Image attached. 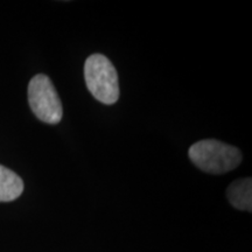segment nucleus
Here are the masks:
<instances>
[{
  "label": "nucleus",
  "instance_id": "nucleus-2",
  "mask_svg": "<svg viewBox=\"0 0 252 252\" xmlns=\"http://www.w3.org/2000/svg\"><path fill=\"white\" fill-rule=\"evenodd\" d=\"M84 78L91 94L98 102L112 105L119 98L118 74L115 65L103 54H93L84 64Z\"/></svg>",
  "mask_w": 252,
  "mask_h": 252
},
{
  "label": "nucleus",
  "instance_id": "nucleus-4",
  "mask_svg": "<svg viewBox=\"0 0 252 252\" xmlns=\"http://www.w3.org/2000/svg\"><path fill=\"white\" fill-rule=\"evenodd\" d=\"M226 197L236 209L250 212L252 209V180L251 178L239 179L226 189Z\"/></svg>",
  "mask_w": 252,
  "mask_h": 252
},
{
  "label": "nucleus",
  "instance_id": "nucleus-1",
  "mask_svg": "<svg viewBox=\"0 0 252 252\" xmlns=\"http://www.w3.org/2000/svg\"><path fill=\"white\" fill-rule=\"evenodd\" d=\"M188 156L201 171L216 175L234 171L242 161V152L237 147L215 139L193 144L189 147Z\"/></svg>",
  "mask_w": 252,
  "mask_h": 252
},
{
  "label": "nucleus",
  "instance_id": "nucleus-5",
  "mask_svg": "<svg viewBox=\"0 0 252 252\" xmlns=\"http://www.w3.org/2000/svg\"><path fill=\"white\" fill-rule=\"evenodd\" d=\"M23 191V179L7 167L0 165V202L17 200Z\"/></svg>",
  "mask_w": 252,
  "mask_h": 252
},
{
  "label": "nucleus",
  "instance_id": "nucleus-3",
  "mask_svg": "<svg viewBox=\"0 0 252 252\" xmlns=\"http://www.w3.org/2000/svg\"><path fill=\"white\" fill-rule=\"evenodd\" d=\"M28 103L41 122L56 125L63 116L62 103L58 91L48 76L39 74L28 84Z\"/></svg>",
  "mask_w": 252,
  "mask_h": 252
}]
</instances>
